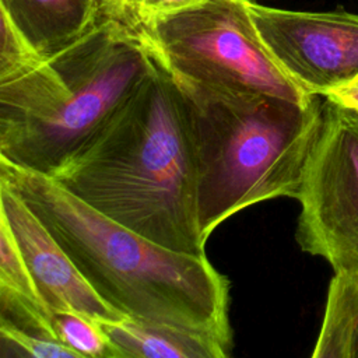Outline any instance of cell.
Masks as SVG:
<instances>
[{"instance_id": "cell-1", "label": "cell", "mask_w": 358, "mask_h": 358, "mask_svg": "<svg viewBox=\"0 0 358 358\" xmlns=\"http://www.w3.org/2000/svg\"><path fill=\"white\" fill-rule=\"evenodd\" d=\"M50 178L90 207L152 242L206 256L182 96L158 60Z\"/></svg>"}, {"instance_id": "cell-2", "label": "cell", "mask_w": 358, "mask_h": 358, "mask_svg": "<svg viewBox=\"0 0 358 358\" xmlns=\"http://www.w3.org/2000/svg\"><path fill=\"white\" fill-rule=\"evenodd\" d=\"M0 183L32 210L96 295L119 313L206 333L231 345L229 284L206 256L152 242L50 176L3 159Z\"/></svg>"}, {"instance_id": "cell-3", "label": "cell", "mask_w": 358, "mask_h": 358, "mask_svg": "<svg viewBox=\"0 0 358 358\" xmlns=\"http://www.w3.org/2000/svg\"><path fill=\"white\" fill-rule=\"evenodd\" d=\"M140 31L113 17L0 81V159L52 176L155 69Z\"/></svg>"}, {"instance_id": "cell-4", "label": "cell", "mask_w": 358, "mask_h": 358, "mask_svg": "<svg viewBox=\"0 0 358 358\" xmlns=\"http://www.w3.org/2000/svg\"><path fill=\"white\" fill-rule=\"evenodd\" d=\"M173 80L190 136L197 215L206 241L245 207L298 197L322 124L319 96L302 105L275 95Z\"/></svg>"}, {"instance_id": "cell-5", "label": "cell", "mask_w": 358, "mask_h": 358, "mask_svg": "<svg viewBox=\"0 0 358 358\" xmlns=\"http://www.w3.org/2000/svg\"><path fill=\"white\" fill-rule=\"evenodd\" d=\"M138 31L173 78L275 95L302 105L315 98L277 64L256 28L249 0H204L152 15Z\"/></svg>"}, {"instance_id": "cell-6", "label": "cell", "mask_w": 358, "mask_h": 358, "mask_svg": "<svg viewBox=\"0 0 358 358\" xmlns=\"http://www.w3.org/2000/svg\"><path fill=\"white\" fill-rule=\"evenodd\" d=\"M296 242L334 273H358V113L324 98L305 164Z\"/></svg>"}, {"instance_id": "cell-7", "label": "cell", "mask_w": 358, "mask_h": 358, "mask_svg": "<svg viewBox=\"0 0 358 358\" xmlns=\"http://www.w3.org/2000/svg\"><path fill=\"white\" fill-rule=\"evenodd\" d=\"M281 70L308 95L327 96L358 78V14L291 11L249 1Z\"/></svg>"}, {"instance_id": "cell-8", "label": "cell", "mask_w": 358, "mask_h": 358, "mask_svg": "<svg viewBox=\"0 0 358 358\" xmlns=\"http://www.w3.org/2000/svg\"><path fill=\"white\" fill-rule=\"evenodd\" d=\"M0 217L7 221L38 294L50 312L73 310L99 322L126 317L96 295L42 221L3 183Z\"/></svg>"}, {"instance_id": "cell-9", "label": "cell", "mask_w": 358, "mask_h": 358, "mask_svg": "<svg viewBox=\"0 0 358 358\" xmlns=\"http://www.w3.org/2000/svg\"><path fill=\"white\" fill-rule=\"evenodd\" d=\"M101 326L117 358H224L231 345L222 340L166 323L123 317Z\"/></svg>"}, {"instance_id": "cell-10", "label": "cell", "mask_w": 358, "mask_h": 358, "mask_svg": "<svg viewBox=\"0 0 358 358\" xmlns=\"http://www.w3.org/2000/svg\"><path fill=\"white\" fill-rule=\"evenodd\" d=\"M0 10L42 57L74 42L105 17L96 0H0Z\"/></svg>"}, {"instance_id": "cell-11", "label": "cell", "mask_w": 358, "mask_h": 358, "mask_svg": "<svg viewBox=\"0 0 358 358\" xmlns=\"http://www.w3.org/2000/svg\"><path fill=\"white\" fill-rule=\"evenodd\" d=\"M1 355L32 358H78L62 344L52 326V312L8 287L0 285Z\"/></svg>"}, {"instance_id": "cell-12", "label": "cell", "mask_w": 358, "mask_h": 358, "mask_svg": "<svg viewBox=\"0 0 358 358\" xmlns=\"http://www.w3.org/2000/svg\"><path fill=\"white\" fill-rule=\"evenodd\" d=\"M313 358H358V273H334Z\"/></svg>"}, {"instance_id": "cell-13", "label": "cell", "mask_w": 358, "mask_h": 358, "mask_svg": "<svg viewBox=\"0 0 358 358\" xmlns=\"http://www.w3.org/2000/svg\"><path fill=\"white\" fill-rule=\"evenodd\" d=\"M52 326L57 340L78 358H117L101 322L73 310L52 312Z\"/></svg>"}, {"instance_id": "cell-14", "label": "cell", "mask_w": 358, "mask_h": 358, "mask_svg": "<svg viewBox=\"0 0 358 358\" xmlns=\"http://www.w3.org/2000/svg\"><path fill=\"white\" fill-rule=\"evenodd\" d=\"M0 285L8 287L35 302L43 303L17 241L3 217H0Z\"/></svg>"}, {"instance_id": "cell-15", "label": "cell", "mask_w": 358, "mask_h": 358, "mask_svg": "<svg viewBox=\"0 0 358 358\" xmlns=\"http://www.w3.org/2000/svg\"><path fill=\"white\" fill-rule=\"evenodd\" d=\"M0 81L43 59L3 10H0Z\"/></svg>"}, {"instance_id": "cell-16", "label": "cell", "mask_w": 358, "mask_h": 358, "mask_svg": "<svg viewBox=\"0 0 358 358\" xmlns=\"http://www.w3.org/2000/svg\"><path fill=\"white\" fill-rule=\"evenodd\" d=\"M108 17L123 21L138 29L141 25V1L140 0H109Z\"/></svg>"}, {"instance_id": "cell-17", "label": "cell", "mask_w": 358, "mask_h": 358, "mask_svg": "<svg viewBox=\"0 0 358 358\" xmlns=\"http://www.w3.org/2000/svg\"><path fill=\"white\" fill-rule=\"evenodd\" d=\"M141 1V20H147L152 15L179 11L204 0H140ZM141 21V24H143Z\"/></svg>"}, {"instance_id": "cell-18", "label": "cell", "mask_w": 358, "mask_h": 358, "mask_svg": "<svg viewBox=\"0 0 358 358\" xmlns=\"http://www.w3.org/2000/svg\"><path fill=\"white\" fill-rule=\"evenodd\" d=\"M324 98L334 101L336 103L345 106L348 109H352L358 113V78H355L345 87L329 94Z\"/></svg>"}, {"instance_id": "cell-19", "label": "cell", "mask_w": 358, "mask_h": 358, "mask_svg": "<svg viewBox=\"0 0 358 358\" xmlns=\"http://www.w3.org/2000/svg\"><path fill=\"white\" fill-rule=\"evenodd\" d=\"M96 1H98L99 7H101V10H102V14H103L105 17H108V10H109V0H96Z\"/></svg>"}]
</instances>
